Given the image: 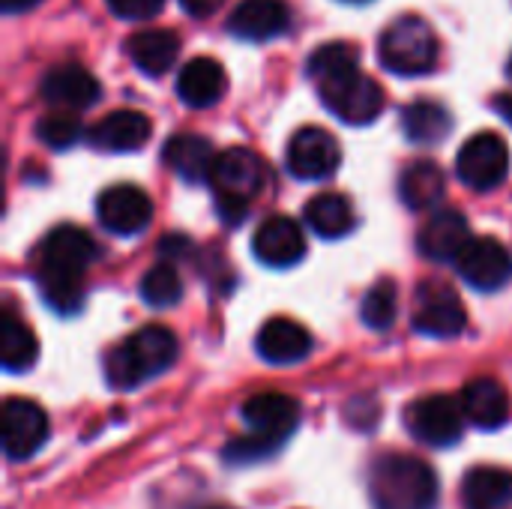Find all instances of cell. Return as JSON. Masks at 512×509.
<instances>
[{"label": "cell", "instance_id": "603a6c76", "mask_svg": "<svg viewBox=\"0 0 512 509\" xmlns=\"http://www.w3.org/2000/svg\"><path fill=\"white\" fill-rule=\"evenodd\" d=\"M462 408H465V417L477 429H486V432L501 429L507 423V417H510L507 390L495 378H474L462 390Z\"/></svg>", "mask_w": 512, "mask_h": 509}, {"label": "cell", "instance_id": "74e56055", "mask_svg": "<svg viewBox=\"0 0 512 509\" xmlns=\"http://www.w3.org/2000/svg\"><path fill=\"white\" fill-rule=\"evenodd\" d=\"M201 509H234V507H228V504H207V507H201Z\"/></svg>", "mask_w": 512, "mask_h": 509}, {"label": "cell", "instance_id": "d6a6232c", "mask_svg": "<svg viewBox=\"0 0 512 509\" xmlns=\"http://www.w3.org/2000/svg\"><path fill=\"white\" fill-rule=\"evenodd\" d=\"M165 0H108V9L123 21H147L159 15Z\"/></svg>", "mask_w": 512, "mask_h": 509}, {"label": "cell", "instance_id": "d590c367", "mask_svg": "<svg viewBox=\"0 0 512 509\" xmlns=\"http://www.w3.org/2000/svg\"><path fill=\"white\" fill-rule=\"evenodd\" d=\"M39 0H0V6H3V12L6 15H15V12H27V9H33Z\"/></svg>", "mask_w": 512, "mask_h": 509}, {"label": "cell", "instance_id": "4dcf8cb0", "mask_svg": "<svg viewBox=\"0 0 512 509\" xmlns=\"http://www.w3.org/2000/svg\"><path fill=\"white\" fill-rule=\"evenodd\" d=\"M399 312V294L393 279H381L369 288L360 306V318L369 330H390Z\"/></svg>", "mask_w": 512, "mask_h": 509}, {"label": "cell", "instance_id": "2e32d148", "mask_svg": "<svg viewBox=\"0 0 512 509\" xmlns=\"http://www.w3.org/2000/svg\"><path fill=\"white\" fill-rule=\"evenodd\" d=\"M252 252L264 267L285 270L303 261L306 255V234L291 216H270L258 225L252 237Z\"/></svg>", "mask_w": 512, "mask_h": 509}, {"label": "cell", "instance_id": "d6986e66", "mask_svg": "<svg viewBox=\"0 0 512 509\" xmlns=\"http://www.w3.org/2000/svg\"><path fill=\"white\" fill-rule=\"evenodd\" d=\"M258 354L273 363V366H294L309 357L312 351V336L303 324L291 318H270L255 339Z\"/></svg>", "mask_w": 512, "mask_h": 509}, {"label": "cell", "instance_id": "3957f363", "mask_svg": "<svg viewBox=\"0 0 512 509\" xmlns=\"http://www.w3.org/2000/svg\"><path fill=\"white\" fill-rule=\"evenodd\" d=\"M369 495L375 509H435L438 477L423 459L390 453L372 462Z\"/></svg>", "mask_w": 512, "mask_h": 509}, {"label": "cell", "instance_id": "4316f807", "mask_svg": "<svg viewBox=\"0 0 512 509\" xmlns=\"http://www.w3.org/2000/svg\"><path fill=\"white\" fill-rule=\"evenodd\" d=\"M447 180L444 171L438 168V162L432 159H417L411 162L402 177H399V198L411 207V210H426L432 204H438L444 198Z\"/></svg>", "mask_w": 512, "mask_h": 509}, {"label": "cell", "instance_id": "e575fe53", "mask_svg": "<svg viewBox=\"0 0 512 509\" xmlns=\"http://www.w3.org/2000/svg\"><path fill=\"white\" fill-rule=\"evenodd\" d=\"M189 249H192V243H189L183 234L165 237V240H162V246H159V252H162V255H186Z\"/></svg>", "mask_w": 512, "mask_h": 509}, {"label": "cell", "instance_id": "f1b7e54d", "mask_svg": "<svg viewBox=\"0 0 512 509\" xmlns=\"http://www.w3.org/2000/svg\"><path fill=\"white\" fill-rule=\"evenodd\" d=\"M39 357V342L33 330L15 315H3L0 321V363L6 372H30Z\"/></svg>", "mask_w": 512, "mask_h": 509}, {"label": "cell", "instance_id": "7c38bea8", "mask_svg": "<svg viewBox=\"0 0 512 509\" xmlns=\"http://www.w3.org/2000/svg\"><path fill=\"white\" fill-rule=\"evenodd\" d=\"M48 414L30 399H6L3 402V453L12 462L30 459L48 441Z\"/></svg>", "mask_w": 512, "mask_h": 509}, {"label": "cell", "instance_id": "836d02e7", "mask_svg": "<svg viewBox=\"0 0 512 509\" xmlns=\"http://www.w3.org/2000/svg\"><path fill=\"white\" fill-rule=\"evenodd\" d=\"M222 3H225V0H180L183 12H189L192 18H207V15H213Z\"/></svg>", "mask_w": 512, "mask_h": 509}, {"label": "cell", "instance_id": "277c9868", "mask_svg": "<svg viewBox=\"0 0 512 509\" xmlns=\"http://www.w3.org/2000/svg\"><path fill=\"white\" fill-rule=\"evenodd\" d=\"M177 351V336L162 324H150L108 351L105 378L114 390H135L138 384L168 372L177 360Z\"/></svg>", "mask_w": 512, "mask_h": 509}, {"label": "cell", "instance_id": "f546056e", "mask_svg": "<svg viewBox=\"0 0 512 509\" xmlns=\"http://www.w3.org/2000/svg\"><path fill=\"white\" fill-rule=\"evenodd\" d=\"M183 297V279L171 261H162L150 267L141 279V300L153 309H168L177 306Z\"/></svg>", "mask_w": 512, "mask_h": 509}, {"label": "cell", "instance_id": "30bf717a", "mask_svg": "<svg viewBox=\"0 0 512 509\" xmlns=\"http://www.w3.org/2000/svg\"><path fill=\"white\" fill-rule=\"evenodd\" d=\"M285 162L297 180H324L339 168L342 147L327 129L303 126L291 135L288 150H285Z\"/></svg>", "mask_w": 512, "mask_h": 509}, {"label": "cell", "instance_id": "6da1fadb", "mask_svg": "<svg viewBox=\"0 0 512 509\" xmlns=\"http://www.w3.org/2000/svg\"><path fill=\"white\" fill-rule=\"evenodd\" d=\"M309 78L318 87V96L330 114H336L348 126H366L384 111V90L375 78L360 72L357 51L348 42L321 45L309 63Z\"/></svg>", "mask_w": 512, "mask_h": 509}, {"label": "cell", "instance_id": "44dd1931", "mask_svg": "<svg viewBox=\"0 0 512 509\" xmlns=\"http://www.w3.org/2000/svg\"><path fill=\"white\" fill-rule=\"evenodd\" d=\"M288 6L282 0H243L228 18V30L246 42H267L288 27Z\"/></svg>", "mask_w": 512, "mask_h": 509}, {"label": "cell", "instance_id": "484cf974", "mask_svg": "<svg viewBox=\"0 0 512 509\" xmlns=\"http://www.w3.org/2000/svg\"><path fill=\"white\" fill-rule=\"evenodd\" d=\"M465 509H504L512 504V474L501 468H471L462 480Z\"/></svg>", "mask_w": 512, "mask_h": 509}, {"label": "cell", "instance_id": "8fae6325", "mask_svg": "<svg viewBox=\"0 0 512 509\" xmlns=\"http://www.w3.org/2000/svg\"><path fill=\"white\" fill-rule=\"evenodd\" d=\"M456 267L474 291L492 294L512 279V252L495 237H471Z\"/></svg>", "mask_w": 512, "mask_h": 509}, {"label": "cell", "instance_id": "e0dca14e", "mask_svg": "<svg viewBox=\"0 0 512 509\" xmlns=\"http://www.w3.org/2000/svg\"><path fill=\"white\" fill-rule=\"evenodd\" d=\"M468 243H471L468 219H465V213H459L453 207L435 210L417 234L420 252L432 261H456Z\"/></svg>", "mask_w": 512, "mask_h": 509}, {"label": "cell", "instance_id": "ffe728a7", "mask_svg": "<svg viewBox=\"0 0 512 509\" xmlns=\"http://www.w3.org/2000/svg\"><path fill=\"white\" fill-rule=\"evenodd\" d=\"M216 150L210 144V138L204 135H195V132H180V135H171L165 141V150H162V159L168 162V168L186 180V183H204L210 180L213 174V165H216Z\"/></svg>", "mask_w": 512, "mask_h": 509}, {"label": "cell", "instance_id": "1f68e13d", "mask_svg": "<svg viewBox=\"0 0 512 509\" xmlns=\"http://www.w3.org/2000/svg\"><path fill=\"white\" fill-rule=\"evenodd\" d=\"M36 138L51 150H66L84 138V129L72 111H57V114H48L36 123Z\"/></svg>", "mask_w": 512, "mask_h": 509}, {"label": "cell", "instance_id": "4fadbf2b", "mask_svg": "<svg viewBox=\"0 0 512 509\" xmlns=\"http://www.w3.org/2000/svg\"><path fill=\"white\" fill-rule=\"evenodd\" d=\"M96 216H99L105 231H111L117 237H135L150 225L153 201L144 189H138L132 183H120V186H111L99 195Z\"/></svg>", "mask_w": 512, "mask_h": 509}, {"label": "cell", "instance_id": "d4e9b609", "mask_svg": "<svg viewBox=\"0 0 512 509\" xmlns=\"http://www.w3.org/2000/svg\"><path fill=\"white\" fill-rule=\"evenodd\" d=\"M303 216H306V225L318 237H324V240H342V237H348L357 228L354 204L345 195H339V192H321V195H315L306 204Z\"/></svg>", "mask_w": 512, "mask_h": 509}, {"label": "cell", "instance_id": "ba28073f", "mask_svg": "<svg viewBox=\"0 0 512 509\" xmlns=\"http://www.w3.org/2000/svg\"><path fill=\"white\" fill-rule=\"evenodd\" d=\"M510 171V150L498 132H477L468 138L456 156L459 180L474 192H492L507 180Z\"/></svg>", "mask_w": 512, "mask_h": 509}, {"label": "cell", "instance_id": "5b68a950", "mask_svg": "<svg viewBox=\"0 0 512 509\" xmlns=\"http://www.w3.org/2000/svg\"><path fill=\"white\" fill-rule=\"evenodd\" d=\"M438 54H441L438 33L420 15H405L393 21L378 42L381 66L402 78L429 75L438 66Z\"/></svg>", "mask_w": 512, "mask_h": 509}, {"label": "cell", "instance_id": "7a4b0ae2", "mask_svg": "<svg viewBox=\"0 0 512 509\" xmlns=\"http://www.w3.org/2000/svg\"><path fill=\"white\" fill-rule=\"evenodd\" d=\"M96 258L93 237L78 225H57L39 246L36 255V282L42 300L60 312L75 315L84 306V276Z\"/></svg>", "mask_w": 512, "mask_h": 509}, {"label": "cell", "instance_id": "9a60e30c", "mask_svg": "<svg viewBox=\"0 0 512 509\" xmlns=\"http://www.w3.org/2000/svg\"><path fill=\"white\" fill-rule=\"evenodd\" d=\"M102 87L96 81V75H90V69H84L81 63H60L51 66L42 75L39 84V96L57 108V111H81L90 108L99 99Z\"/></svg>", "mask_w": 512, "mask_h": 509}, {"label": "cell", "instance_id": "83f0119b", "mask_svg": "<svg viewBox=\"0 0 512 509\" xmlns=\"http://www.w3.org/2000/svg\"><path fill=\"white\" fill-rule=\"evenodd\" d=\"M402 126L414 144H441L453 129V117L441 102L417 99L402 111Z\"/></svg>", "mask_w": 512, "mask_h": 509}, {"label": "cell", "instance_id": "8d00e7d4", "mask_svg": "<svg viewBox=\"0 0 512 509\" xmlns=\"http://www.w3.org/2000/svg\"><path fill=\"white\" fill-rule=\"evenodd\" d=\"M495 111L501 114V117H507L512 123V93H501V96H495Z\"/></svg>", "mask_w": 512, "mask_h": 509}, {"label": "cell", "instance_id": "f35d334b", "mask_svg": "<svg viewBox=\"0 0 512 509\" xmlns=\"http://www.w3.org/2000/svg\"><path fill=\"white\" fill-rule=\"evenodd\" d=\"M345 3H360L363 6V3H372V0H345Z\"/></svg>", "mask_w": 512, "mask_h": 509}, {"label": "cell", "instance_id": "7402d4cb", "mask_svg": "<svg viewBox=\"0 0 512 509\" xmlns=\"http://www.w3.org/2000/svg\"><path fill=\"white\" fill-rule=\"evenodd\" d=\"M177 93L189 108H210L228 93L225 66L213 57L189 60L177 75Z\"/></svg>", "mask_w": 512, "mask_h": 509}, {"label": "cell", "instance_id": "ac0fdd59", "mask_svg": "<svg viewBox=\"0 0 512 509\" xmlns=\"http://www.w3.org/2000/svg\"><path fill=\"white\" fill-rule=\"evenodd\" d=\"M153 135V123L147 114L123 108V111H111L105 114L90 132L87 141L102 150V153H132L138 147H144Z\"/></svg>", "mask_w": 512, "mask_h": 509}, {"label": "cell", "instance_id": "8992f818", "mask_svg": "<svg viewBox=\"0 0 512 509\" xmlns=\"http://www.w3.org/2000/svg\"><path fill=\"white\" fill-rule=\"evenodd\" d=\"M210 183L216 189L219 213L228 225H237L264 186V162L249 147H228L216 156Z\"/></svg>", "mask_w": 512, "mask_h": 509}, {"label": "cell", "instance_id": "9c48e42d", "mask_svg": "<svg viewBox=\"0 0 512 509\" xmlns=\"http://www.w3.org/2000/svg\"><path fill=\"white\" fill-rule=\"evenodd\" d=\"M468 327V312L459 294L444 282H423L414 306V330L432 339H456Z\"/></svg>", "mask_w": 512, "mask_h": 509}, {"label": "cell", "instance_id": "52a82bcc", "mask_svg": "<svg viewBox=\"0 0 512 509\" xmlns=\"http://www.w3.org/2000/svg\"><path fill=\"white\" fill-rule=\"evenodd\" d=\"M465 408L462 399L456 402L453 396H423L405 411V426L408 432L435 450H447L462 441L465 432Z\"/></svg>", "mask_w": 512, "mask_h": 509}, {"label": "cell", "instance_id": "5bb4252c", "mask_svg": "<svg viewBox=\"0 0 512 509\" xmlns=\"http://www.w3.org/2000/svg\"><path fill=\"white\" fill-rule=\"evenodd\" d=\"M240 417L249 435L264 438L273 447H282L300 423V405L297 399L282 393H258L240 408Z\"/></svg>", "mask_w": 512, "mask_h": 509}, {"label": "cell", "instance_id": "ab89813d", "mask_svg": "<svg viewBox=\"0 0 512 509\" xmlns=\"http://www.w3.org/2000/svg\"><path fill=\"white\" fill-rule=\"evenodd\" d=\"M510 78H512V57H510Z\"/></svg>", "mask_w": 512, "mask_h": 509}, {"label": "cell", "instance_id": "cb8c5ba5", "mask_svg": "<svg viewBox=\"0 0 512 509\" xmlns=\"http://www.w3.org/2000/svg\"><path fill=\"white\" fill-rule=\"evenodd\" d=\"M180 51V36L171 30H138L126 39L129 60L150 78L165 75Z\"/></svg>", "mask_w": 512, "mask_h": 509}]
</instances>
